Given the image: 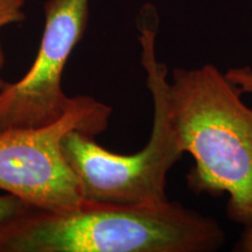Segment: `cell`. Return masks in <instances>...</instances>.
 <instances>
[{
  "instance_id": "obj_1",
  "label": "cell",
  "mask_w": 252,
  "mask_h": 252,
  "mask_svg": "<svg viewBox=\"0 0 252 252\" xmlns=\"http://www.w3.org/2000/svg\"><path fill=\"white\" fill-rule=\"evenodd\" d=\"M224 241L216 220L171 201L28 207L0 228V252H209Z\"/></svg>"
},
{
  "instance_id": "obj_2",
  "label": "cell",
  "mask_w": 252,
  "mask_h": 252,
  "mask_svg": "<svg viewBox=\"0 0 252 252\" xmlns=\"http://www.w3.org/2000/svg\"><path fill=\"white\" fill-rule=\"evenodd\" d=\"M215 65L175 68L169 81L173 119L195 194L229 195L230 220L252 224V106Z\"/></svg>"
},
{
  "instance_id": "obj_3",
  "label": "cell",
  "mask_w": 252,
  "mask_h": 252,
  "mask_svg": "<svg viewBox=\"0 0 252 252\" xmlns=\"http://www.w3.org/2000/svg\"><path fill=\"white\" fill-rule=\"evenodd\" d=\"M157 9L147 4L138 15L140 62L153 102L150 139L139 152L118 154L104 149L94 137L74 130L62 141L65 160L80 182L86 200L119 204L167 202V175L184 156L169 100L168 69L156 54Z\"/></svg>"
},
{
  "instance_id": "obj_4",
  "label": "cell",
  "mask_w": 252,
  "mask_h": 252,
  "mask_svg": "<svg viewBox=\"0 0 252 252\" xmlns=\"http://www.w3.org/2000/svg\"><path fill=\"white\" fill-rule=\"evenodd\" d=\"M111 113V106L77 96L71 109L53 124L0 132V189L37 209L80 206L84 197L63 154V138L74 130L96 137L108 127Z\"/></svg>"
},
{
  "instance_id": "obj_5",
  "label": "cell",
  "mask_w": 252,
  "mask_h": 252,
  "mask_svg": "<svg viewBox=\"0 0 252 252\" xmlns=\"http://www.w3.org/2000/svg\"><path fill=\"white\" fill-rule=\"evenodd\" d=\"M90 0H47L39 52L26 75L6 83L0 94V132L42 127L67 113L77 97H68L62 75L69 56L83 39Z\"/></svg>"
},
{
  "instance_id": "obj_6",
  "label": "cell",
  "mask_w": 252,
  "mask_h": 252,
  "mask_svg": "<svg viewBox=\"0 0 252 252\" xmlns=\"http://www.w3.org/2000/svg\"><path fill=\"white\" fill-rule=\"evenodd\" d=\"M25 1L26 0H0V30L8 25L23 23Z\"/></svg>"
},
{
  "instance_id": "obj_7",
  "label": "cell",
  "mask_w": 252,
  "mask_h": 252,
  "mask_svg": "<svg viewBox=\"0 0 252 252\" xmlns=\"http://www.w3.org/2000/svg\"><path fill=\"white\" fill-rule=\"evenodd\" d=\"M28 207L31 206L23 202L20 198L15 197L14 195H0V228L9 220L26 210Z\"/></svg>"
},
{
  "instance_id": "obj_8",
  "label": "cell",
  "mask_w": 252,
  "mask_h": 252,
  "mask_svg": "<svg viewBox=\"0 0 252 252\" xmlns=\"http://www.w3.org/2000/svg\"><path fill=\"white\" fill-rule=\"evenodd\" d=\"M226 77L236 84L242 94H252V69L249 67L231 68L225 72Z\"/></svg>"
},
{
  "instance_id": "obj_9",
  "label": "cell",
  "mask_w": 252,
  "mask_h": 252,
  "mask_svg": "<svg viewBox=\"0 0 252 252\" xmlns=\"http://www.w3.org/2000/svg\"><path fill=\"white\" fill-rule=\"evenodd\" d=\"M235 250L241 252H252V224L245 226L244 232L239 238Z\"/></svg>"
},
{
  "instance_id": "obj_10",
  "label": "cell",
  "mask_w": 252,
  "mask_h": 252,
  "mask_svg": "<svg viewBox=\"0 0 252 252\" xmlns=\"http://www.w3.org/2000/svg\"><path fill=\"white\" fill-rule=\"evenodd\" d=\"M4 63H5V54H4V49H2V46H1V41H0V72H1L2 67H4ZM5 86H6V82L2 81L1 76H0V94L2 93Z\"/></svg>"
}]
</instances>
